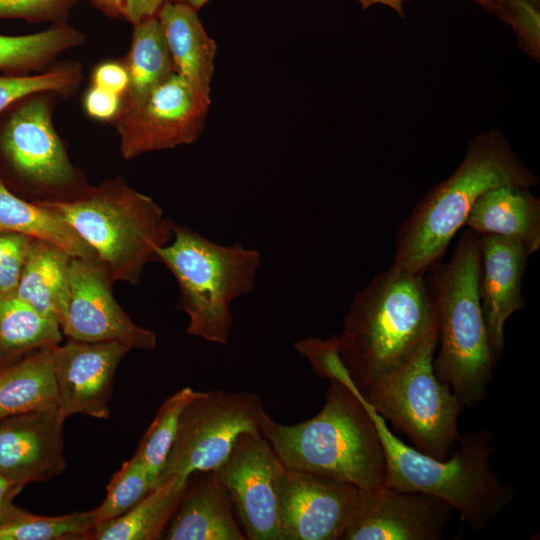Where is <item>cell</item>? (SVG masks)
Listing matches in <instances>:
<instances>
[{"label": "cell", "mask_w": 540, "mask_h": 540, "mask_svg": "<svg viewBox=\"0 0 540 540\" xmlns=\"http://www.w3.org/2000/svg\"><path fill=\"white\" fill-rule=\"evenodd\" d=\"M84 106L91 117L109 119L120 110V95L93 85L85 95Z\"/></svg>", "instance_id": "obj_36"}, {"label": "cell", "mask_w": 540, "mask_h": 540, "mask_svg": "<svg viewBox=\"0 0 540 540\" xmlns=\"http://www.w3.org/2000/svg\"><path fill=\"white\" fill-rule=\"evenodd\" d=\"M255 393L202 392L184 409L175 441L156 485L175 475L218 470L243 433H261L266 415ZM155 485V486H156Z\"/></svg>", "instance_id": "obj_10"}, {"label": "cell", "mask_w": 540, "mask_h": 540, "mask_svg": "<svg viewBox=\"0 0 540 540\" xmlns=\"http://www.w3.org/2000/svg\"><path fill=\"white\" fill-rule=\"evenodd\" d=\"M32 240L21 234L0 232V291L16 289Z\"/></svg>", "instance_id": "obj_34"}, {"label": "cell", "mask_w": 540, "mask_h": 540, "mask_svg": "<svg viewBox=\"0 0 540 540\" xmlns=\"http://www.w3.org/2000/svg\"><path fill=\"white\" fill-rule=\"evenodd\" d=\"M285 469L261 433H243L216 470L246 539L280 540V489Z\"/></svg>", "instance_id": "obj_12"}, {"label": "cell", "mask_w": 540, "mask_h": 540, "mask_svg": "<svg viewBox=\"0 0 540 540\" xmlns=\"http://www.w3.org/2000/svg\"><path fill=\"white\" fill-rule=\"evenodd\" d=\"M95 527L93 510L41 516L13 501L0 508V540H87Z\"/></svg>", "instance_id": "obj_28"}, {"label": "cell", "mask_w": 540, "mask_h": 540, "mask_svg": "<svg viewBox=\"0 0 540 540\" xmlns=\"http://www.w3.org/2000/svg\"><path fill=\"white\" fill-rule=\"evenodd\" d=\"M157 262L177 281L176 306L188 316L187 333L226 344L233 325L231 304L253 291L260 252L238 242L217 244L174 222L172 240L157 251Z\"/></svg>", "instance_id": "obj_7"}, {"label": "cell", "mask_w": 540, "mask_h": 540, "mask_svg": "<svg viewBox=\"0 0 540 540\" xmlns=\"http://www.w3.org/2000/svg\"><path fill=\"white\" fill-rule=\"evenodd\" d=\"M71 258L63 249L33 239L14 290L19 299L58 324L69 302Z\"/></svg>", "instance_id": "obj_22"}, {"label": "cell", "mask_w": 540, "mask_h": 540, "mask_svg": "<svg viewBox=\"0 0 540 540\" xmlns=\"http://www.w3.org/2000/svg\"><path fill=\"white\" fill-rule=\"evenodd\" d=\"M79 69L65 66L36 75L0 76V114L16 102L38 93L63 91L77 84Z\"/></svg>", "instance_id": "obj_32"}, {"label": "cell", "mask_w": 540, "mask_h": 540, "mask_svg": "<svg viewBox=\"0 0 540 540\" xmlns=\"http://www.w3.org/2000/svg\"><path fill=\"white\" fill-rule=\"evenodd\" d=\"M113 284L99 261L72 257L69 302L59 324L62 334L85 342H119L132 350L154 349L156 333L129 317L114 298Z\"/></svg>", "instance_id": "obj_13"}, {"label": "cell", "mask_w": 540, "mask_h": 540, "mask_svg": "<svg viewBox=\"0 0 540 540\" xmlns=\"http://www.w3.org/2000/svg\"><path fill=\"white\" fill-rule=\"evenodd\" d=\"M480 257V235L467 228L450 259L431 267L425 279L437 324L434 372L468 408L486 399L497 362L479 297Z\"/></svg>", "instance_id": "obj_4"}, {"label": "cell", "mask_w": 540, "mask_h": 540, "mask_svg": "<svg viewBox=\"0 0 540 540\" xmlns=\"http://www.w3.org/2000/svg\"><path fill=\"white\" fill-rule=\"evenodd\" d=\"M166 0H122L121 11L133 24L156 16Z\"/></svg>", "instance_id": "obj_38"}, {"label": "cell", "mask_w": 540, "mask_h": 540, "mask_svg": "<svg viewBox=\"0 0 540 540\" xmlns=\"http://www.w3.org/2000/svg\"><path fill=\"white\" fill-rule=\"evenodd\" d=\"M64 421L57 407L0 419V476L25 487L60 475Z\"/></svg>", "instance_id": "obj_17"}, {"label": "cell", "mask_w": 540, "mask_h": 540, "mask_svg": "<svg viewBox=\"0 0 540 540\" xmlns=\"http://www.w3.org/2000/svg\"><path fill=\"white\" fill-rule=\"evenodd\" d=\"M58 210L95 251L113 283L140 282L145 267L173 237L162 208L122 179L89 186L67 201H38Z\"/></svg>", "instance_id": "obj_6"}, {"label": "cell", "mask_w": 540, "mask_h": 540, "mask_svg": "<svg viewBox=\"0 0 540 540\" xmlns=\"http://www.w3.org/2000/svg\"><path fill=\"white\" fill-rule=\"evenodd\" d=\"M151 490L147 469L135 452L112 476L106 487L105 499L93 510L95 526L125 514Z\"/></svg>", "instance_id": "obj_31"}, {"label": "cell", "mask_w": 540, "mask_h": 540, "mask_svg": "<svg viewBox=\"0 0 540 540\" xmlns=\"http://www.w3.org/2000/svg\"><path fill=\"white\" fill-rule=\"evenodd\" d=\"M170 1L186 4L198 11L209 0H170Z\"/></svg>", "instance_id": "obj_41"}, {"label": "cell", "mask_w": 540, "mask_h": 540, "mask_svg": "<svg viewBox=\"0 0 540 540\" xmlns=\"http://www.w3.org/2000/svg\"><path fill=\"white\" fill-rule=\"evenodd\" d=\"M188 477L175 475L159 482L125 514L95 526L96 540H156L176 511L187 487Z\"/></svg>", "instance_id": "obj_25"}, {"label": "cell", "mask_w": 540, "mask_h": 540, "mask_svg": "<svg viewBox=\"0 0 540 540\" xmlns=\"http://www.w3.org/2000/svg\"><path fill=\"white\" fill-rule=\"evenodd\" d=\"M479 235V297L490 348L498 360L505 348V324L526 304L522 281L530 254L515 240L492 234Z\"/></svg>", "instance_id": "obj_18"}, {"label": "cell", "mask_w": 540, "mask_h": 540, "mask_svg": "<svg viewBox=\"0 0 540 540\" xmlns=\"http://www.w3.org/2000/svg\"><path fill=\"white\" fill-rule=\"evenodd\" d=\"M23 488L24 486L0 476V508L7 502L13 501Z\"/></svg>", "instance_id": "obj_39"}, {"label": "cell", "mask_w": 540, "mask_h": 540, "mask_svg": "<svg viewBox=\"0 0 540 540\" xmlns=\"http://www.w3.org/2000/svg\"><path fill=\"white\" fill-rule=\"evenodd\" d=\"M357 393L374 421L382 444L385 487L438 498L456 510L475 532H482L511 504L513 487L504 483L491 467L496 444L490 429L460 436L459 448L451 457L440 460L400 440Z\"/></svg>", "instance_id": "obj_5"}, {"label": "cell", "mask_w": 540, "mask_h": 540, "mask_svg": "<svg viewBox=\"0 0 540 540\" xmlns=\"http://www.w3.org/2000/svg\"><path fill=\"white\" fill-rule=\"evenodd\" d=\"M0 232L53 244L72 257L99 261L95 251L56 209L12 192L0 178Z\"/></svg>", "instance_id": "obj_23"}, {"label": "cell", "mask_w": 540, "mask_h": 540, "mask_svg": "<svg viewBox=\"0 0 540 540\" xmlns=\"http://www.w3.org/2000/svg\"><path fill=\"white\" fill-rule=\"evenodd\" d=\"M202 392L184 387L163 401L142 436L136 453L142 459L155 487L176 438L179 421L186 406Z\"/></svg>", "instance_id": "obj_30"}, {"label": "cell", "mask_w": 540, "mask_h": 540, "mask_svg": "<svg viewBox=\"0 0 540 540\" xmlns=\"http://www.w3.org/2000/svg\"><path fill=\"white\" fill-rule=\"evenodd\" d=\"M52 349L32 351L0 369V419L57 407Z\"/></svg>", "instance_id": "obj_24"}, {"label": "cell", "mask_w": 540, "mask_h": 540, "mask_svg": "<svg viewBox=\"0 0 540 540\" xmlns=\"http://www.w3.org/2000/svg\"><path fill=\"white\" fill-rule=\"evenodd\" d=\"M424 275L391 264L353 298L338 340L358 391L402 366L434 324Z\"/></svg>", "instance_id": "obj_3"}, {"label": "cell", "mask_w": 540, "mask_h": 540, "mask_svg": "<svg viewBox=\"0 0 540 540\" xmlns=\"http://www.w3.org/2000/svg\"><path fill=\"white\" fill-rule=\"evenodd\" d=\"M473 1L481 5L488 12L490 13L492 12L494 0H473Z\"/></svg>", "instance_id": "obj_42"}, {"label": "cell", "mask_w": 540, "mask_h": 540, "mask_svg": "<svg viewBox=\"0 0 540 540\" xmlns=\"http://www.w3.org/2000/svg\"><path fill=\"white\" fill-rule=\"evenodd\" d=\"M133 25L125 66L129 82L123 106L139 102L175 72L158 17H149Z\"/></svg>", "instance_id": "obj_27"}, {"label": "cell", "mask_w": 540, "mask_h": 540, "mask_svg": "<svg viewBox=\"0 0 540 540\" xmlns=\"http://www.w3.org/2000/svg\"><path fill=\"white\" fill-rule=\"evenodd\" d=\"M535 5L540 6V0H531Z\"/></svg>", "instance_id": "obj_43"}, {"label": "cell", "mask_w": 540, "mask_h": 540, "mask_svg": "<svg viewBox=\"0 0 540 540\" xmlns=\"http://www.w3.org/2000/svg\"><path fill=\"white\" fill-rule=\"evenodd\" d=\"M534 174L502 132L491 129L470 141L457 169L434 185L399 227L393 265L425 274L440 262L481 195L499 186L532 188Z\"/></svg>", "instance_id": "obj_2"}, {"label": "cell", "mask_w": 540, "mask_h": 540, "mask_svg": "<svg viewBox=\"0 0 540 540\" xmlns=\"http://www.w3.org/2000/svg\"><path fill=\"white\" fill-rule=\"evenodd\" d=\"M454 509L418 492L362 489L355 517L342 540H439Z\"/></svg>", "instance_id": "obj_16"}, {"label": "cell", "mask_w": 540, "mask_h": 540, "mask_svg": "<svg viewBox=\"0 0 540 540\" xmlns=\"http://www.w3.org/2000/svg\"><path fill=\"white\" fill-rule=\"evenodd\" d=\"M464 226L515 240L532 255L540 248V199L529 188L490 189L475 202Z\"/></svg>", "instance_id": "obj_20"}, {"label": "cell", "mask_w": 540, "mask_h": 540, "mask_svg": "<svg viewBox=\"0 0 540 540\" xmlns=\"http://www.w3.org/2000/svg\"><path fill=\"white\" fill-rule=\"evenodd\" d=\"M166 540H244L230 496L216 470L194 472L167 524Z\"/></svg>", "instance_id": "obj_19"}, {"label": "cell", "mask_w": 540, "mask_h": 540, "mask_svg": "<svg viewBox=\"0 0 540 540\" xmlns=\"http://www.w3.org/2000/svg\"><path fill=\"white\" fill-rule=\"evenodd\" d=\"M83 39L80 32L63 25L28 35H0V72L10 75L26 73L78 45Z\"/></svg>", "instance_id": "obj_29"}, {"label": "cell", "mask_w": 540, "mask_h": 540, "mask_svg": "<svg viewBox=\"0 0 540 540\" xmlns=\"http://www.w3.org/2000/svg\"><path fill=\"white\" fill-rule=\"evenodd\" d=\"M436 320L412 356L398 369L358 391L365 402L414 448L445 460L459 440L463 405L434 372Z\"/></svg>", "instance_id": "obj_8"}, {"label": "cell", "mask_w": 540, "mask_h": 540, "mask_svg": "<svg viewBox=\"0 0 540 540\" xmlns=\"http://www.w3.org/2000/svg\"><path fill=\"white\" fill-rule=\"evenodd\" d=\"M513 29L519 47L540 59V11L531 0H494L492 12Z\"/></svg>", "instance_id": "obj_33"}, {"label": "cell", "mask_w": 540, "mask_h": 540, "mask_svg": "<svg viewBox=\"0 0 540 540\" xmlns=\"http://www.w3.org/2000/svg\"><path fill=\"white\" fill-rule=\"evenodd\" d=\"M362 488L295 469H285L280 489V540H342Z\"/></svg>", "instance_id": "obj_14"}, {"label": "cell", "mask_w": 540, "mask_h": 540, "mask_svg": "<svg viewBox=\"0 0 540 540\" xmlns=\"http://www.w3.org/2000/svg\"><path fill=\"white\" fill-rule=\"evenodd\" d=\"M172 57L174 71L210 96L217 46L204 30L197 10L166 1L156 15Z\"/></svg>", "instance_id": "obj_21"}, {"label": "cell", "mask_w": 540, "mask_h": 540, "mask_svg": "<svg viewBox=\"0 0 540 540\" xmlns=\"http://www.w3.org/2000/svg\"><path fill=\"white\" fill-rule=\"evenodd\" d=\"M362 10H366L373 5H384L393 9L400 17L404 18L403 3L405 0H356Z\"/></svg>", "instance_id": "obj_40"}, {"label": "cell", "mask_w": 540, "mask_h": 540, "mask_svg": "<svg viewBox=\"0 0 540 540\" xmlns=\"http://www.w3.org/2000/svg\"><path fill=\"white\" fill-rule=\"evenodd\" d=\"M129 77L126 67L115 62L99 65L93 72V85L104 88L118 95L125 92Z\"/></svg>", "instance_id": "obj_37"}, {"label": "cell", "mask_w": 540, "mask_h": 540, "mask_svg": "<svg viewBox=\"0 0 540 540\" xmlns=\"http://www.w3.org/2000/svg\"><path fill=\"white\" fill-rule=\"evenodd\" d=\"M330 379L326 402L313 418L293 425L266 414L261 434L288 469L353 484L385 485L386 463L374 421L344 366Z\"/></svg>", "instance_id": "obj_1"}, {"label": "cell", "mask_w": 540, "mask_h": 540, "mask_svg": "<svg viewBox=\"0 0 540 540\" xmlns=\"http://www.w3.org/2000/svg\"><path fill=\"white\" fill-rule=\"evenodd\" d=\"M73 0H0V19L42 21L60 18Z\"/></svg>", "instance_id": "obj_35"}, {"label": "cell", "mask_w": 540, "mask_h": 540, "mask_svg": "<svg viewBox=\"0 0 540 540\" xmlns=\"http://www.w3.org/2000/svg\"><path fill=\"white\" fill-rule=\"evenodd\" d=\"M62 339L57 322L34 310L14 292L0 291V369L32 351L53 348Z\"/></svg>", "instance_id": "obj_26"}, {"label": "cell", "mask_w": 540, "mask_h": 540, "mask_svg": "<svg viewBox=\"0 0 540 540\" xmlns=\"http://www.w3.org/2000/svg\"><path fill=\"white\" fill-rule=\"evenodd\" d=\"M132 349L119 342L68 339L52 349L57 387V410L63 419L84 414L97 419L110 416L115 373Z\"/></svg>", "instance_id": "obj_15"}, {"label": "cell", "mask_w": 540, "mask_h": 540, "mask_svg": "<svg viewBox=\"0 0 540 540\" xmlns=\"http://www.w3.org/2000/svg\"><path fill=\"white\" fill-rule=\"evenodd\" d=\"M209 106L210 96L172 73L142 100L120 108L116 130L123 158L196 142Z\"/></svg>", "instance_id": "obj_11"}, {"label": "cell", "mask_w": 540, "mask_h": 540, "mask_svg": "<svg viewBox=\"0 0 540 540\" xmlns=\"http://www.w3.org/2000/svg\"><path fill=\"white\" fill-rule=\"evenodd\" d=\"M0 121L1 180L30 201H67L89 185L73 166L51 121L43 97H26L7 108Z\"/></svg>", "instance_id": "obj_9"}]
</instances>
